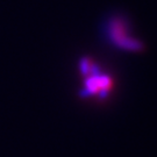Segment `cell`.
Wrapping results in <instances>:
<instances>
[{"instance_id": "6da1fadb", "label": "cell", "mask_w": 157, "mask_h": 157, "mask_svg": "<svg viewBox=\"0 0 157 157\" xmlns=\"http://www.w3.org/2000/svg\"><path fill=\"white\" fill-rule=\"evenodd\" d=\"M105 29L108 41L117 48L135 52L143 49V44L140 41L129 35L127 21L122 17H112L111 19H108Z\"/></svg>"}, {"instance_id": "7a4b0ae2", "label": "cell", "mask_w": 157, "mask_h": 157, "mask_svg": "<svg viewBox=\"0 0 157 157\" xmlns=\"http://www.w3.org/2000/svg\"><path fill=\"white\" fill-rule=\"evenodd\" d=\"M91 73L89 78L85 80V89L83 90V95L99 94L105 95L111 85V79L106 75H100L97 69L91 67Z\"/></svg>"}]
</instances>
